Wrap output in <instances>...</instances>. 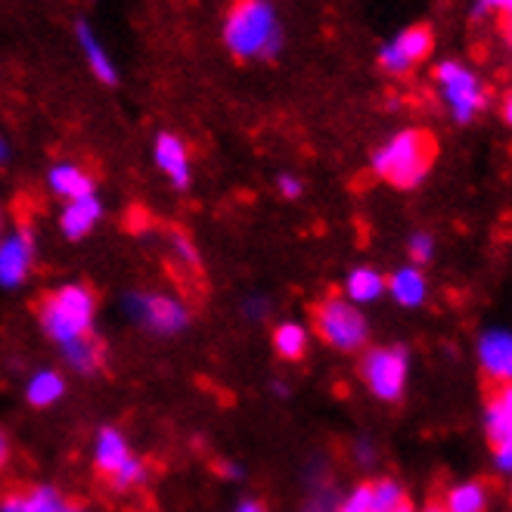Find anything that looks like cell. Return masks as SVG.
I'll return each instance as SVG.
<instances>
[{
	"label": "cell",
	"instance_id": "6da1fadb",
	"mask_svg": "<svg viewBox=\"0 0 512 512\" xmlns=\"http://www.w3.org/2000/svg\"><path fill=\"white\" fill-rule=\"evenodd\" d=\"M435 140L423 128H404L391 134L370 159L373 174L395 190H416L435 165Z\"/></svg>",
	"mask_w": 512,
	"mask_h": 512
},
{
	"label": "cell",
	"instance_id": "7a4b0ae2",
	"mask_svg": "<svg viewBox=\"0 0 512 512\" xmlns=\"http://www.w3.org/2000/svg\"><path fill=\"white\" fill-rule=\"evenodd\" d=\"M97 320V295L84 283H63L38 301L41 333L59 348L94 333Z\"/></svg>",
	"mask_w": 512,
	"mask_h": 512
},
{
	"label": "cell",
	"instance_id": "3957f363",
	"mask_svg": "<svg viewBox=\"0 0 512 512\" xmlns=\"http://www.w3.org/2000/svg\"><path fill=\"white\" fill-rule=\"evenodd\" d=\"M283 32L267 0H236L224 19V44L239 59H264L280 50Z\"/></svg>",
	"mask_w": 512,
	"mask_h": 512
},
{
	"label": "cell",
	"instance_id": "277c9868",
	"mask_svg": "<svg viewBox=\"0 0 512 512\" xmlns=\"http://www.w3.org/2000/svg\"><path fill=\"white\" fill-rule=\"evenodd\" d=\"M435 87L447 109V115L457 125H472L475 118L488 109V87L481 75L460 59H441L435 66Z\"/></svg>",
	"mask_w": 512,
	"mask_h": 512
},
{
	"label": "cell",
	"instance_id": "5b68a950",
	"mask_svg": "<svg viewBox=\"0 0 512 512\" xmlns=\"http://www.w3.org/2000/svg\"><path fill=\"white\" fill-rule=\"evenodd\" d=\"M314 333L333 351L357 354L370 342V320L345 295H326L314 305Z\"/></svg>",
	"mask_w": 512,
	"mask_h": 512
},
{
	"label": "cell",
	"instance_id": "8992f818",
	"mask_svg": "<svg viewBox=\"0 0 512 512\" xmlns=\"http://www.w3.org/2000/svg\"><path fill=\"white\" fill-rule=\"evenodd\" d=\"M360 382L382 404H398L410 382V351L404 345L367 348L357 364Z\"/></svg>",
	"mask_w": 512,
	"mask_h": 512
},
{
	"label": "cell",
	"instance_id": "52a82bcc",
	"mask_svg": "<svg viewBox=\"0 0 512 512\" xmlns=\"http://www.w3.org/2000/svg\"><path fill=\"white\" fill-rule=\"evenodd\" d=\"M94 469L97 475H103L109 481L112 491H134L140 485L149 481V466L146 460H140L125 432L115 429V426H103L97 432V441H94Z\"/></svg>",
	"mask_w": 512,
	"mask_h": 512
},
{
	"label": "cell",
	"instance_id": "ba28073f",
	"mask_svg": "<svg viewBox=\"0 0 512 512\" xmlns=\"http://www.w3.org/2000/svg\"><path fill=\"white\" fill-rule=\"evenodd\" d=\"M125 314L153 336H180L190 326V308L165 292H128Z\"/></svg>",
	"mask_w": 512,
	"mask_h": 512
},
{
	"label": "cell",
	"instance_id": "9c48e42d",
	"mask_svg": "<svg viewBox=\"0 0 512 512\" xmlns=\"http://www.w3.org/2000/svg\"><path fill=\"white\" fill-rule=\"evenodd\" d=\"M435 50V35L429 25H410L379 47V69L385 75L404 78L416 66H423Z\"/></svg>",
	"mask_w": 512,
	"mask_h": 512
},
{
	"label": "cell",
	"instance_id": "30bf717a",
	"mask_svg": "<svg viewBox=\"0 0 512 512\" xmlns=\"http://www.w3.org/2000/svg\"><path fill=\"white\" fill-rule=\"evenodd\" d=\"M485 435L494 454V469L512 475V385H494L485 398Z\"/></svg>",
	"mask_w": 512,
	"mask_h": 512
},
{
	"label": "cell",
	"instance_id": "8fae6325",
	"mask_svg": "<svg viewBox=\"0 0 512 512\" xmlns=\"http://www.w3.org/2000/svg\"><path fill=\"white\" fill-rule=\"evenodd\" d=\"M38 246L32 227H16L0 239V289H19L35 270Z\"/></svg>",
	"mask_w": 512,
	"mask_h": 512
},
{
	"label": "cell",
	"instance_id": "7c38bea8",
	"mask_svg": "<svg viewBox=\"0 0 512 512\" xmlns=\"http://www.w3.org/2000/svg\"><path fill=\"white\" fill-rule=\"evenodd\" d=\"M475 360L494 385H512V329L488 326L475 342Z\"/></svg>",
	"mask_w": 512,
	"mask_h": 512
},
{
	"label": "cell",
	"instance_id": "4fadbf2b",
	"mask_svg": "<svg viewBox=\"0 0 512 512\" xmlns=\"http://www.w3.org/2000/svg\"><path fill=\"white\" fill-rule=\"evenodd\" d=\"M407 500V491L398 478H373L339 500L336 512H395Z\"/></svg>",
	"mask_w": 512,
	"mask_h": 512
},
{
	"label": "cell",
	"instance_id": "5bb4252c",
	"mask_svg": "<svg viewBox=\"0 0 512 512\" xmlns=\"http://www.w3.org/2000/svg\"><path fill=\"white\" fill-rule=\"evenodd\" d=\"M0 512H87L84 506L72 503L50 485L13 488L0 497Z\"/></svg>",
	"mask_w": 512,
	"mask_h": 512
},
{
	"label": "cell",
	"instance_id": "9a60e30c",
	"mask_svg": "<svg viewBox=\"0 0 512 512\" xmlns=\"http://www.w3.org/2000/svg\"><path fill=\"white\" fill-rule=\"evenodd\" d=\"M385 292L391 295V301H395L398 308L416 311L429 301V280L423 274V267L404 264L391 277H385Z\"/></svg>",
	"mask_w": 512,
	"mask_h": 512
},
{
	"label": "cell",
	"instance_id": "2e32d148",
	"mask_svg": "<svg viewBox=\"0 0 512 512\" xmlns=\"http://www.w3.org/2000/svg\"><path fill=\"white\" fill-rule=\"evenodd\" d=\"M153 156L159 171L171 180V187L177 190H187L190 187V156H187V146L177 134H159L156 146H153Z\"/></svg>",
	"mask_w": 512,
	"mask_h": 512
},
{
	"label": "cell",
	"instance_id": "e0dca14e",
	"mask_svg": "<svg viewBox=\"0 0 512 512\" xmlns=\"http://www.w3.org/2000/svg\"><path fill=\"white\" fill-rule=\"evenodd\" d=\"M100 218H103V202L97 196H81V199L66 202L63 215H59V230H63L66 239L78 243V239L94 233Z\"/></svg>",
	"mask_w": 512,
	"mask_h": 512
},
{
	"label": "cell",
	"instance_id": "ac0fdd59",
	"mask_svg": "<svg viewBox=\"0 0 512 512\" xmlns=\"http://www.w3.org/2000/svg\"><path fill=\"white\" fill-rule=\"evenodd\" d=\"M59 351H63V360L72 367V373H78V376H97L103 370V364H106V345L94 333L63 345Z\"/></svg>",
	"mask_w": 512,
	"mask_h": 512
},
{
	"label": "cell",
	"instance_id": "d6986e66",
	"mask_svg": "<svg viewBox=\"0 0 512 512\" xmlns=\"http://www.w3.org/2000/svg\"><path fill=\"white\" fill-rule=\"evenodd\" d=\"M47 184L59 199H66V202L81 199V196H94V180H90V174L75 162L53 165L50 174H47Z\"/></svg>",
	"mask_w": 512,
	"mask_h": 512
},
{
	"label": "cell",
	"instance_id": "ffe728a7",
	"mask_svg": "<svg viewBox=\"0 0 512 512\" xmlns=\"http://www.w3.org/2000/svg\"><path fill=\"white\" fill-rule=\"evenodd\" d=\"M488 506H491V491L478 478H466L450 485L441 503L444 512H488Z\"/></svg>",
	"mask_w": 512,
	"mask_h": 512
},
{
	"label": "cell",
	"instance_id": "44dd1931",
	"mask_svg": "<svg viewBox=\"0 0 512 512\" xmlns=\"http://www.w3.org/2000/svg\"><path fill=\"white\" fill-rule=\"evenodd\" d=\"M342 295L357 308L373 305V301H379L385 295V277L379 274L376 267H354L351 274L345 277Z\"/></svg>",
	"mask_w": 512,
	"mask_h": 512
},
{
	"label": "cell",
	"instance_id": "7402d4cb",
	"mask_svg": "<svg viewBox=\"0 0 512 512\" xmlns=\"http://www.w3.org/2000/svg\"><path fill=\"white\" fill-rule=\"evenodd\" d=\"M63 395H66V379L59 370H38L25 385V401L38 410L53 407L56 401H63Z\"/></svg>",
	"mask_w": 512,
	"mask_h": 512
},
{
	"label": "cell",
	"instance_id": "603a6c76",
	"mask_svg": "<svg viewBox=\"0 0 512 512\" xmlns=\"http://www.w3.org/2000/svg\"><path fill=\"white\" fill-rule=\"evenodd\" d=\"M78 44H81V50H84V59H87L90 72L97 75V81H103V84H115V81H118V75H115L112 59H109V53L103 50L100 38L94 35V28H90L87 22H78Z\"/></svg>",
	"mask_w": 512,
	"mask_h": 512
},
{
	"label": "cell",
	"instance_id": "cb8c5ba5",
	"mask_svg": "<svg viewBox=\"0 0 512 512\" xmlns=\"http://www.w3.org/2000/svg\"><path fill=\"white\" fill-rule=\"evenodd\" d=\"M270 339H274V351L283 360H292V364H298V360L308 354V345H311V333L301 323H295V320L280 323Z\"/></svg>",
	"mask_w": 512,
	"mask_h": 512
},
{
	"label": "cell",
	"instance_id": "d4e9b609",
	"mask_svg": "<svg viewBox=\"0 0 512 512\" xmlns=\"http://www.w3.org/2000/svg\"><path fill=\"white\" fill-rule=\"evenodd\" d=\"M438 246H435V236L429 230H416L407 236V258L413 267H423V264H432Z\"/></svg>",
	"mask_w": 512,
	"mask_h": 512
},
{
	"label": "cell",
	"instance_id": "484cf974",
	"mask_svg": "<svg viewBox=\"0 0 512 512\" xmlns=\"http://www.w3.org/2000/svg\"><path fill=\"white\" fill-rule=\"evenodd\" d=\"M339 500L342 497L336 494V488L329 485V481H317L305 500V512H336Z\"/></svg>",
	"mask_w": 512,
	"mask_h": 512
},
{
	"label": "cell",
	"instance_id": "4316f807",
	"mask_svg": "<svg viewBox=\"0 0 512 512\" xmlns=\"http://www.w3.org/2000/svg\"><path fill=\"white\" fill-rule=\"evenodd\" d=\"M168 239H171V255H174V261H180L184 267L196 270L199 267V249H196L193 239L184 236V233H171Z\"/></svg>",
	"mask_w": 512,
	"mask_h": 512
},
{
	"label": "cell",
	"instance_id": "83f0119b",
	"mask_svg": "<svg viewBox=\"0 0 512 512\" xmlns=\"http://www.w3.org/2000/svg\"><path fill=\"white\" fill-rule=\"evenodd\" d=\"M351 457H354V463H357V466L370 469V466L379 460V450H376V444H373L370 438H357V441H354V447H351Z\"/></svg>",
	"mask_w": 512,
	"mask_h": 512
},
{
	"label": "cell",
	"instance_id": "f1b7e54d",
	"mask_svg": "<svg viewBox=\"0 0 512 512\" xmlns=\"http://www.w3.org/2000/svg\"><path fill=\"white\" fill-rule=\"evenodd\" d=\"M277 190H280L286 199H298L301 193H305V184H301V180H298L295 174H280V177H277Z\"/></svg>",
	"mask_w": 512,
	"mask_h": 512
},
{
	"label": "cell",
	"instance_id": "f546056e",
	"mask_svg": "<svg viewBox=\"0 0 512 512\" xmlns=\"http://www.w3.org/2000/svg\"><path fill=\"white\" fill-rule=\"evenodd\" d=\"M267 298H261V295H252V298H246V305H243V311H246V317H252V320H261L264 314H267Z\"/></svg>",
	"mask_w": 512,
	"mask_h": 512
},
{
	"label": "cell",
	"instance_id": "4dcf8cb0",
	"mask_svg": "<svg viewBox=\"0 0 512 512\" xmlns=\"http://www.w3.org/2000/svg\"><path fill=\"white\" fill-rule=\"evenodd\" d=\"M485 7L491 13H500L503 19H512V0H485Z\"/></svg>",
	"mask_w": 512,
	"mask_h": 512
},
{
	"label": "cell",
	"instance_id": "1f68e13d",
	"mask_svg": "<svg viewBox=\"0 0 512 512\" xmlns=\"http://www.w3.org/2000/svg\"><path fill=\"white\" fill-rule=\"evenodd\" d=\"M7 463H10V435L0 429V472H4Z\"/></svg>",
	"mask_w": 512,
	"mask_h": 512
},
{
	"label": "cell",
	"instance_id": "d6a6232c",
	"mask_svg": "<svg viewBox=\"0 0 512 512\" xmlns=\"http://www.w3.org/2000/svg\"><path fill=\"white\" fill-rule=\"evenodd\" d=\"M500 115H503V122L512 128V87L503 94V103H500Z\"/></svg>",
	"mask_w": 512,
	"mask_h": 512
},
{
	"label": "cell",
	"instance_id": "836d02e7",
	"mask_svg": "<svg viewBox=\"0 0 512 512\" xmlns=\"http://www.w3.org/2000/svg\"><path fill=\"white\" fill-rule=\"evenodd\" d=\"M221 472H224V478H230V481H239V478L246 475L243 469H239L236 463H230V460H227V463H221Z\"/></svg>",
	"mask_w": 512,
	"mask_h": 512
},
{
	"label": "cell",
	"instance_id": "e575fe53",
	"mask_svg": "<svg viewBox=\"0 0 512 512\" xmlns=\"http://www.w3.org/2000/svg\"><path fill=\"white\" fill-rule=\"evenodd\" d=\"M233 512H264V506H261L258 500H243V503H239Z\"/></svg>",
	"mask_w": 512,
	"mask_h": 512
},
{
	"label": "cell",
	"instance_id": "d590c367",
	"mask_svg": "<svg viewBox=\"0 0 512 512\" xmlns=\"http://www.w3.org/2000/svg\"><path fill=\"white\" fill-rule=\"evenodd\" d=\"M491 10L485 7V0H475V7H472V19H485Z\"/></svg>",
	"mask_w": 512,
	"mask_h": 512
},
{
	"label": "cell",
	"instance_id": "8d00e7d4",
	"mask_svg": "<svg viewBox=\"0 0 512 512\" xmlns=\"http://www.w3.org/2000/svg\"><path fill=\"white\" fill-rule=\"evenodd\" d=\"M503 38H506V44L512 50V19H503Z\"/></svg>",
	"mask_w": 512,
	"mask_h": 512
},
{
	"label": "cell",
	"instance_id": "74e56055",
	"mask_svg": "<svg viewBox=\"0 0 512 512\" xmlns=\"http://www.w3.org/2000/svg\"><path fill=\"white\" fill-rule=\"evenodd\" d=\"M7 153H10V149H7V140H4V137H0V165H4V162H7Z\"/></svg>",
	"mask_w": 512,
	"mask_h": 512
},
{
	"label": "cell",
	"instance_id": "f35d334b",
	"mask_svg": "<svg viewBox=\"0 0 512 512\" xmlns=\"http://www.w3.org/2000/svg\"><path fill=\"white\" fill-rule=\"evenodd\" d=\"M395 512H416V506H413V503H410V497H407V500H404V503H401Z\"/></svg>",
	"mask_w": 512,
	"mask_h": 512
},
{
	"label": "cell",
	"instance_id": "ab89813d",
	"mask_svg": "<svg viewBox=\"0 0 512 512\" xmlns=\"http://www.w3.org/2000/svg\"><path fill=\"white\" fill-rule=\"evenodd\" d=\"M423 512H444V509H441V506H438V503H432V506H426V509H423Z\"/></svg>",
	"mask_w": 512,
	"mask_h": 512
},
{
	"label": "cell",
	"instance_id": "60d3db41",
	"mask_svg": "<svg viewBox=\"0 0 512 512\" xmlns=\"http://www.w3.org/2000/svg\"><path fill=\"white\" fill-rule=\"evenodd\" d=\"M509 497H512V475H509Z\"/></svg>",
	"mask_w": 512,
	"mask_h": 512
},
{
	"label": "cell",
	"instance_id": "b9f144b4",
	"mask_svg": "<svg viewBox=\"0 0 512 512\" xmlns=\"http://www.w3.org/2000/svg\"><path fill=\"white\" fill-rule=\"evenodd\" d=\"M0 230H4V218H0Z\"/></svg>",
	"mask_w": 512,
	"mask_h": 512
}]
</instances>
